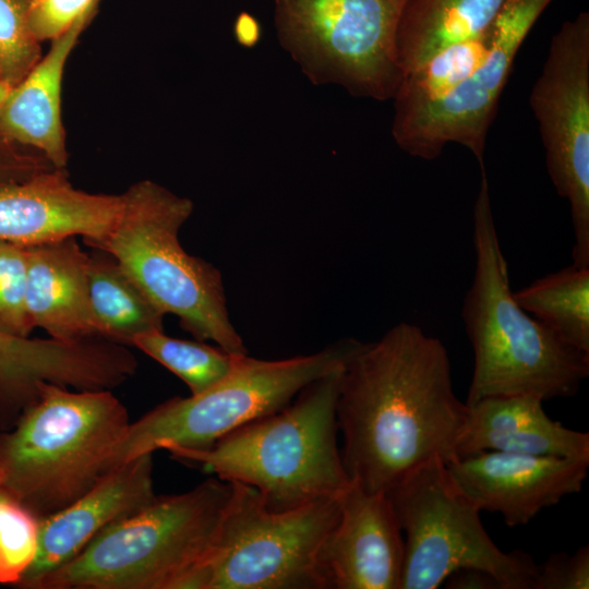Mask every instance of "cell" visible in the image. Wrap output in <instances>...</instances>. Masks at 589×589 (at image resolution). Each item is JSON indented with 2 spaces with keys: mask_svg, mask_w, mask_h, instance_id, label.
Listing matches in <instances>:
<instances>
[{
  "mask_svg": "<svg viewBox=\"0 0 589 589\" xmlns=\"http://www.w3.org/2000/svg\"><path fill=\"white\" fill-rule=\"evenodd\" d=\"M336 416L350 480L385 493L434 456L457 458L469 407L455 395L442 341L400 322L348 362Z\"/></svg>",
  "mask_w": 589,
  "mask_h": 589,
  "instance_id": "6da1fadb",
  "label": "cell"
},
{
  "mask_svg": "<svg viewBox=\"0 0 589 589\" xmlns=\"http://www.w3.org/2000/svg\"><path fill=\"white\" fill-rule=\"evenodd\" d=\"M472 225L474 273L461 306L474 357L466 404L508 395H531L542 401L574 396L589 375V353L568 344L515 300L485 168H481Z\"/></svg>",
  "mask_w": 589,
  "mask_h": 589,
  "instance_id": "7a4b0ae2",
  "label": "cell"
},
{
  "mask_svg": "<svg viewBox=\"0 0 589 589\" xmlns=\"http://www.w3.org/2000/svg\"><path fill=\"white\" fill-rule=\"evenodd\" d=\"M345 368L311 382L287 406L205 449L168 452L221 480L253 488L271 510L338 497L351 483L337 443L336 406Z\"/></svg>",
  "mask_w": 589,
  "mask_h": 589,
  "instance_id": "3957f363",
  "label": "cell"
},
{
  "mask_svg": "<svg viewBox=\"0 0 589 589\" xmlns=\"http://www.w3.org/2000/svg\"><path fill=\"white\" fill-rule=\"evenodd\" d=\"M232 489L212 476L187 492L156 495L29 589H194Z\"/></svg>",
  "mask_w": 589,
  "mask_h": 589,
  "instance_id": "277c9868",
  "label": "cell"
},
{
  "mask_svg": "<svg viewBox=\"0 0 589 589\" xmlns=\"http://www.w3.org/2000/svg\"><path fill=\"white\" fill-rule=\"evenodd\" d=\"M130 422L109 389L43 384L39 399L0 432V489L39 520L63 509L111 469Z\"/></svg>",
  "mask_w": 589,
  "mask_h": 589,
  "instance_id": "5b68a950",
  "label": "cell"
},
{
  "mask_svg": "<svg viewBox=\"0 0 589 589\" xmlns=\"http://www.w3.org/2000/svg\"><path fill=\"white\" fill-rule=\"evenodd\" d=\"M110 233L95 249L110 253L148 299L197 340L229 353L248 349L231 323L223 276L212 263L190 255L179 231L193 213L190 199L152 180L132 184Z\"/></svg>",
  "mask_w": 589,
  "mask_h": 589,
  "instance_id": "8992f818",
  "label": "cell"
},
{
  "mask_svg": "<svg viewBox=\"0 0 589 589\" xmlns=\"http://www.w3.org/2000/svg\"><path fill=\"white\" fill-rule=\"evenodd\" d=\"M363 342L341 338L317 352L280 360L242 356L211 388L170 398L130 425L111 469L157 449H205L224 435L287 406L311 382L345 368Z\"/></svg>",
  "mask_w": 589,
  "mask_h": 589,
  "instance_id": "52a82bcc",
  "label": "cell"
},
{
  "mask_svg": "<svg viewBox=\"0 0 589 589\" xmlns=\"http://www.w3.org/2000/svg\"><path fill=\"white\" fill-rule=\"evenodd\" d=\"M405 534L400 589H436L454 572L478 568L501 589H534L538 565L520 551H502L486 533L480 508L434 456L386 492Z\"/></svg>",
  "mask_w": 589,
  "mask_h": 589,
  "instance_id": "ba28073f",
  "label": "cell"
},
{
  "mask_svg": "<svg viewBox=\"0 0 589 589\" xmlns=\"http://www.w3.org/2000/svg\"><path fill=\"white\" fill-rule=\"evenodd\" d=\"M406 0H274L278 41L301 72L357 97H394L396 34Z\"/></svg>",
  "mask_w": 589,
  "mask_h": 589,
  "instance_id": "9c48e42d",
  "label": "cell"
},
{
  "mask_svg": "<svg viewBox=\"0 0 589 589\" xmlns=\"http://www.w3.org/2000/svg\"><path fill=\"white\" fill-rule=\"evenodd\" d=\"M231 483L215 546L194 589H326L318 557L338 520L339 496L275 512L253 488Z\"/></svg>",
  "mask_w": 589,
  "mask_h": 589,
  "instance_id": "30bf717a",
  "label": "cell"
},
{
  "mask_svg": "<svg viewBox=\"0 0 589 589\" xmlns=\"http://www.w3.org/2000/svg\"><path fill=\"white\" fill-rule=\"evenodd\" d=\"M529 104L550 179L570 208L573 264L589 267V13L565 21L551 38Z\"/></svg>",
  "mask_w": 589,
  "mask_h": 589,
  "instance_id": "8fae6325",
  "label": "cell"
},
{
  "mask_svg": "<svg viewBox=\"0 0 589 589\" xmlns=\"http://www.w3.org/2000/svg\"><path fill=\"white\" fill-rule=\"evenodd\" d=\"M552 0H505L490 26V47L476 72L444 99L392 123L394 141L408 155L432 160L449 143L469 149L480 167L486 137L516 56Z\"/></svg>",
  "mask_w": 589,
  "mask_h": 589,
  "instance_id": "7c38bea8",
  "label": "cell"
},
{
  "mask_svg": "<svg viewBox=\"0 0 589 589\" xmlns=\"http://www.w3.org/2000/svg\"><path fill=\"white\" fill-rule=\"evenodd\" d=\"M445 465L457 488L480 510L498 513L506 526L516 527L578 493L589 460L483 450Z\"/></svg>",
  "mask_w": 589,
  "mask_h": 589,
  "instance_id": "4fadbf2b",
  "label": "cell"
},
{
  "mask_svg": "<svg viewBox=\"0 0 589 589\" xmlns=\"http://www.w3.org/2000/svg\"><path fill=\"white\" fill-rule=\"evenodd\" d=\"M122 196L75 189L64 168L0 185V240L33 247L81 236L89 248L112 230Z\"/></svg>",
  "mask_w": 589,
  "mask_h": 589,
  "instance_id": "5bb4252c",
  "label": "cell"
},
{
  "mask_svg": "<svg viewBox=\"0 0 589 589\" xmlns=\"http://www.w3.org/2000/svg\"><path fill=\"white\" fill-rule=\"evenodd\" d=\"M320 551L326 589H400L405 542L386 493L352 482Z\"/></svg>",
  "mask_w": 589,
  "mask_h": 589,
  "instance_id": "9a60e30c",
  "label": "cell"
},
{
  "mask_svg": "<svg viewBox=\"0 0 589 589\" xmlns=\"http://www.w3.org/2000/svg\"><path fill=\"white\" fill-rule=\"evenodd\" d=\"M153 454L107 471L88 491L39 521L36 555L15 587H29L77 555L101 530L149 504L155 497Z\"/></svg>",
  "mask_w": 589,
  "mask_h": 589,
  "instance_id": "2e32d148",
  "label": "cell"
},
{
  "mask_svg": "<svg viewBox=\"0 0 589 589\" xmlns=\"http://www.w3.org/2000/svg\"><path fill=\"white\" fill-rule=\"evenodd\" d=\"M94 8L51 40L48 53L15 86L0 83V137L35 149L56 168L68 165L61 116V86L67 60L96 14Z\"/></svg>",
  "mask_w": 589,
  "mask_h": 589,
  "instance_id": "e0dca14e",
  "label": "cell"
},
{
  "mask_svg": "<svg viewBox=\"0 0 589 589\" xmlns=\"http://www.w3.org/2000/svg\"><path fill=\"white\" fill-rule=\"evenodd\" d=\"M531 395L485 397L468 405L457 457L483 450L589 460V434L552 420Z\"/></svg>",
  "mask_w": 589,
  "mask_h": 589,
  "instance_id": "ac0fdd59",
  "label": "cell"
},
{
  "mask_svg": "<svg viewBox=\"0 0 589 589\" xmlns=\"http://www.w3.org/2000/svg\"><path fill=\"white\" fill-rule=\"evenodd\" d=\"M75 238L26 247L29 321L62 341L99 337L88 301L87 252Z\"/></svg>",
  "mask_w": 589,
  "mask_h": 589,
  "instance_id": "d6986e66",
  "label": "cell"
},
{
  "mask_svg": "<svg viewBox=\"0 0 589 589\" xmlns=\"http://www.w3.org/2000/svg\"><path fill=\"white\" fill-rule=\"evenodd\" d=\"M505 0H406L396 34L402 75L437 51L484 33Z\"/></svg>",
  "mask_w": 589,
  "mask_h": 589,
  "instance_id": "ffe728a7",
  "label": "cell"
},
{
  "mask_svg": "<svg viewBox=\"0 0 589 589\" xmlns=\"http://www.w3.org/2000/svg\"><path fill=\"white\" fill-rule=\"evenodd\" d=\"M87 252V290L97 336L132 346L145 333L164 330L165 314L108 252Z\"/></svg>",
  "mask_w": 589,
  "mask_h": 589,
  "instance_id": "44dd1931",
  "label": "cell"
},
{
  "mask_svg": "<svg viewBox=\"0 0 589 589\" xmlns=\"http://www.w3.org/2000/svg\"><path fill=\"white\" fill-rule=\"evenodd\" d=\"M489 47L490 27L479 36L445 47L406 72L392 98L393 123L408 120L444 99L482 64Z\"/></svg>",
  "mask_w": 589,
  "mask_h": 589,
  "instance_id": "7402d4cb",
  "label": "cell"
},
{
  "mask_svg": "<svg viewBox=\"0 0 589 589\" xmlns=\"http://www.w3.org/2000/svg\"><path fill=\"white\" fill-rule=\"evenodd\" d=\"M513 294L526 312L589 353V267L572 263Z\"/></svg>",
  "mask_w": 589,
  "mask_h": 589,
  "instance_id": "603a6c76",
  "label": "cell"
},
{
  "mask_svg": "<svg viewBox=\"0 0 589 589\" xmlns=\"http://www.w3.org/2000/svg\"><path fill=\"white\" fill-rule=\"evenodd\" d=\"M132 346L182 380L191 395L200 394L221 381L242 357L202 340L170 337L164 330L142 334L133 340Z\"/></svg>",
  "mask_w": 589,
  "mask_h": 589,
  "instance_id": "cb8c5ba5",
  "label": "cell"
},
{
  "mask_svg": "<svg viewBox=\"0 0 589 589\" xmlns=\"http://www.w3.org/2000/svg\"><path fill=\"white\" fill-rule=\"evenodd\" d=\"M39 519L0 489V585L16 586L38 545Z\"/></svg>",
  "mask_w": 589,
  "mask_h": 589,
  "instance_id": "d4e9b609",
  "label": "cell"
},
{
  "mask_svg": "<svg viewBox=\"0 0 589 589\" xmlns=\"http://www.w3.org/2000/svg\"><path fill=\"white\" fill-rule=\"evenodd\" d=\"M32 0H0V83L17 85L39 62L41 41L28 25Z\"/></svg>",
  "mask_w": 589,
  "mask_h": 589,
  "instance_id": "484cf974",
  "label": "cell"
},
{
  "mask_svg": "<svg viewBox=\"0 0 589 589\" xmlns=\"http://www.w3.org/2000/svg\"><path fill=\"white\" fill-rule=\"evenodd\" d=\"M27 248L0 240V332L29 337L26 310Z\"/></svg>",
  "mask_w": 589,
  "mask_h": 589,
  "instance_id": "4316f807",
  "label": "cell"
},
{
  "mask_svg": "<svg viewBox=\"0 0 589 589\" xmlns=\"http://www.w3.org/2000/svg\"><path fill=\"white\" fill-rule=\"evenodd\" d=\"M47 358L43 339L0 332V401L28 390L41 374Z\"/></svg>",
  "mask_w": 589,
  "mask_h": 589,
  "instance_id": "83f0119b",
  "label": "cell"
},
{
  "mask_svg": "<svg viewBox=\"0 0 589 589\" xmlns=\"http://www.w3.org/2000/svg\"><path fill=\"white\" fill-rule=\"evenodd\" d=\"M99 0H32L28 25L39 41L52 40L79 17L98 7Z\"/></svg>",
  "mask_w": 589,
  "mask_h": 589,
  "instance_id": "f1b7e54d",
  "label": "cell"
},
{
  "mask_svg": "<svg viewBox=\"0 0 589 589\" xmlns=\"http://www.w3.org/2000/svg\"><path fill=\"white\" fill-rule=\"evenodd\" d=\"M589 548L574 554L555 553L538 565L534 589H588Z\"/></svg>",
  "mask_w": 589,
  "mask_h": 589,
  "instance_id": "f546056e",
  "label": "cell"
},
{
  "mask_svg": "<svg viewBox=\"0 0 589 589\" xmlns=\"http://www.w3.org/2000/svg\"><path fill=\"white\" fill-rule=\"evenodd\" d=\"M53 168L39 152L0 137V185L21 182Z\"/></svg>",
  "mask_w": 589,
  "mask_h": 589,
  "instance_id": "4dcf8cb0",
  "label": "cell"
},
{
  "mask_svg": "<svg viewBox=\"0 0 589 589\" xmlns=\"http://www.w3.org/2000/svg\"><path fill=\"white\" fill-rule=\"evenodd\" d=\"M448 589H501L497 579L478 568H461L452 573L444 581Z\"/></svg>",
  "mask_w": 589,
  "mask_h": 589,
  "instance_id": "1f68e13d",
  "label": "cell"
}]
</instances>
